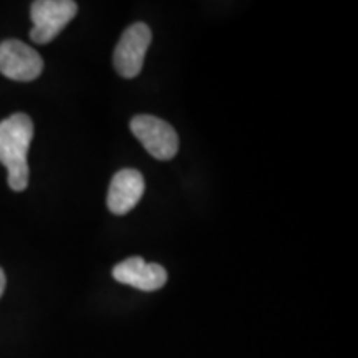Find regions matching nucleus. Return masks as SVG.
Instances as JSON below:
<instances>
[{
  "instance_id": "obj_1",
  "label": "nucleus",
  "mask_w": 358,
  "mask_h": 358,
  "mask_svg": "<svg viewBox=\"0 0 358 358\" xmlns=\"http://www.w3.org/2000/svg\"><path fill=\"white\" fill-rule=\"evenodd\" d=\"M34 122L29 115L13 113L0 122V163L8 171V186L20 192L29 186V155Z\"/></svg>"
},
{
  "instance_id": "obj_2",
  "label": "nucleus",
  "mask_w": 358,
  "mask_h": 358,
  "mask_svg": "<svg viewBox=\"0 0 358 358\" xmlns=\"http://www.w3.org/2000/svg\"><path fill=\"white\" fill-rule=\"evenodd\" d=\"M78 12L77 2L73 0H37L30 7L34 29L30 38L34 43H50L58 34L75 19Z\"/></svg>"
},
{
  "instance_id": "obj_3",
  "label": "nucleus",
  "mask_w": 358,
  "mask_h": 358,
  "mask_svg": "<svg viewBox=\"0 0 358 358\" xmlns=\"http://www.w3.org/2000/svg\"><path fill=\"white\" fill-rule=\"evenodd\" d=\"M131 131L153 158L173 159L178 153L179 138L171 124L151 115H138L131 120Z\"/></svg>"
},
{
  "instance_id": "obj_4",
  "label": "nucleus",
  "mask_w": 358,
  "mask_h": 358,
  "mask_svg": "<svg viewBox=\"0 0 358 358\" xmlns=\"http://www.w3.org/2000/svg\"><path fill=\"white\" fill-rule=\"evenodd\" d=\"M150 27L143 22L124 30L113 53V65L123 78H134L141 73L148 47L151 43Z\"/></svg>"
},
{
  "instance_id": "obj_5",
  "label": "nucleus",
  "mask_w": 358,
  "mask_h": 358,
  "mask_svg": "<svg viewBox=\"0 0 358 358\" xmlns=\"http://www.w3.org/2000/svg\"><path fill=\"white\" fill-rule=\"evenodd\" d=\"M43 71V60L37 50L20 40L0 43V73L15 82H32Z\"/></svg>"
},
{
  "instance_id": "obj_6",
  "label": "nucleus",
  "mask_w": 358,
  "mask_h": 358,
  "mask_svg": "<svg viewBox=\"0 0 358 358\" xmlns=\"http://www.w3.org/2000/svg\"><path fill=\"white\" fill-rule=\"evenodd\" d=\"M113 279L129 287L153 292L168 282L166 268L159 264L146 262L143 257H128L113 267Z\"/></svg>"
},
{
  "instance_id": "obj_7",
  "label": "nucleus",
  "mask_w": 358,
  "mask_h": 358,
  "mask_svg": "<svg viewBox=\"0 0 358 358\" xmlns=\"http://www.w3.org/2000/svg\"><path fill=\"white\" fill-rule=\"evenodd\" d=\"M145 192V179L136 169L127 168L118 171L111 179L106 204L111 214L124 216L140 203Z\"/></svg>"
},
{
  "instance_id": "obj_8",
  "label": "nucleus",
  "mask_w": 358,
  "mask_h": 358,
  "mask_svg": "<svg viewBox=\"0 0 358 358\" xmlns=\"http://www.w3.org/2000/svg\"><path fill=\"white\" fill-rule=\"evenodd\" d=\"M6 274H3V271L0 268V297H2L3 290H6Z\"/></svg>"
}]
</instances>
